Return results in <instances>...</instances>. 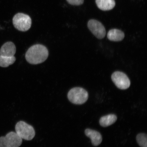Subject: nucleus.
Returning a JSON list of instances; mask_svg holds the SVG:
<instances>
[{
	"label": "nucleus",
	"mask_w": 147,
	"mask_h": 147,
	"mask_svg": "<svg viewBox=\"0 0 147 147\" xmlns=\"http://www.w3.org/2000/svg\"><path fill=\"white\" fill-rule=\"evenodd\" d=\"M49 53L45 46L37 44L32 46L27 50L25 58L29 63L37 64L43 63L47 59Z\"/></svg>",
	"instance_id": "f257e3e1"
},
{
	"label": "nucleus",
	"mask_w": 147,
	"mask_h": 147,
	"mask_svg": "<svg viewBox=\"0 0 147 147\" xmlns=\"http://www.w3.org/2000/svg\"><path fill=\"white\" fill-rule=\"evenodd\" d=\"M67 97L70 102L77 105H81L85 103L88 98L87 91L80 87H75L69 92Z\"/></svg>",
	"instance_id": "f03ea898"
},
{
	"label": "nucleus",
	"mask_w": 147,
	"mask_h": 147,
	"mask_svg": "<svg viewBox=\"0 0 147 147\" xmlns=\"http://www.w3.org/2000/svg\"><path fill=\"white\" fill-rule=\"evenodd\" d=\"M15 129L17 135L21 138L25 140H32L35 135V132L33 127L23 121H20L16 124Z\"/></svg>",
	"instance_id": "7ed1b4c3"
},
{
	"label": "nucleus",
	"mask_w": 147,
	"mask_h": 147,
	"mask_svg": "<svg viewBox=\"0 0 147 147\" xmlns=\"http://www.w3.org/2000/svg\"><path fill=\"white\" fill-rule=\"evenodd\" d=\"M13 23L14 27L21 32H26L30 28L32 20L30 16L22 13H18L13 18Z\"/></svg>",
	"instance_id": "20e7f679"
},
{
	"label": "nucleus",
	"mask_w": 147,
	"mask_h": 147,
	"mask_svg": "<svg viewBox=\"0 0 147 147\" xmlns=\"http://www.w3.org/2000/svg\"><path fill=\"white\" fill-rule=\"evenodd\" d=\"M22 143V139L16 132H9L5 136L0 137V147H19Z\"/></svg>",
	"instance_id": "39448f33"
},
{
	"label": "nucleus",
	"mask_w": 147,
	"mask_h": 147,
	"mask_svg": "<svg viewBox=\"0 0 147 147\" xmlns=\"http://www.w3.org/2000/svg\"><path fill=\"white\" fill-rule=\"evenodd\" d=\"M112 81L117 88L125 90L129 87L130 82L126 75L119 71H116L111 75Z\"/></svg>",
	"instance_id": "423d86ee"
},
{
	"label": "nucleus",
	"mask_w": 147,
	"mask_h": 147,
	"mask_svg": "<svg viewBox=\"0 0 147 147\" xmlns=\"http://www.w3.org/2000/svg\"><path fill=\"white\" fill-rule=\"evenodd\" d=\"M88 27L93 34L98 39H102L106 36L105 28L100 22L91 20L88 22Z\"/></svg>",
	"instance_id": "0eeeda50"
},
{
	"label": "nucleus",
	"mask_w": 147,
	"mask_h": 147,
	"mask_svg": "<svg viewBox=\"0 0 147 147\" xmlns=\"http://www.w3.org/2000/svg\"><path fill=\"white\" fill-rule=\"evenodd\" d=\"M16 51L14 44L11 42H8L3 44L0 49V55L7 57L14 56Z\"/></svg>",
	"instance_id": "6e6552de"
},
{
	"label": "nucleus",
	"mask_w": 147,
	"mask_h": 147,
	"mask_svg": "<svg viewBox=\"0 0 147 147\" xmlns=\"http://www.w3.org/2000/svg\"><path fill=\"white\" fill-rule=\"evenodd\" d=\"M87 137L91 139L92 144L95 146H99L102 141V135L100 133L95 130L87 129L85 131Z\"/></svg>",
	"instance_id": "1a4fd4ad"
},
{
	"label": "nucleus",
	"mask_w": 147,
	"mask_h": 147,
	"mask_svg": "<svg viewBox=\"0 0 147 147\" xmlns=\"http://www.w3.org/2000/svg\"><path fill=\"white\" fill-rule=\"evenodd\" d=\"M125 37L124 33L119 29H112L108 32L107 38L110 41L119 42L122 41Z\"/></svg>",
	"instance_id": "9d476101"
},
{
	"label": "nucleus",
	"mask_w": 147,
	"mask_h": 147,
	"mask_svg": "<svg viewBox=\"0 0 147 147\" xmlns=\"http://www.w3.org/2000/svg\"><path fill=\"white\" fill-rule=\"evenodd\" d=\"M96 3L98 8L103 11L111 10L115 5V0H96Z\"/></svg>",
	"instance_id": "9b49d317"
},
{
	"label": "nucleus",
	"mask_w": 147,
	"mask_h": 147,
	"mask_svg": "<svg viewBox=\"0 0 147 147\" xmlns=\"http://www.w3.org/2000/svg\"><path fill=\"white\" fill-rule=\"evenodd\" d=\"M117 119L116 116L115 115L110 114L104 116L100 119V123L101 126L106 127L114 123Z\"/></svg>",
	"instance_id": "f8f14e48"
},
{
	"label": "nucleus",
	"mask_w": 147,
	"mask_h": 147,
	"mask_svg": "<svg viewBox=\"0 0 147 147\" xmlns=\"http://www.w3.org/2000/svg\"><path fill=\"white\" fill-rule=\"evenodd\" d=\"M16 58L14 56L7 57L0 55V67H6L13 64L16 61Z\"/></svg>",
	"instance_id": "ddd939ff"
},
{
	"label": "nucleus",
	"mask_w": 147,
	"mask_h": 147,
	"mask_svg": "<svg viewBox=\"0 0 147 147\" xmlns=\"http://www.w3.org/2000/svg\"><path fill=\"white\" fill-rule=\"evenodd\" d=\"M137 143L141 147H147V136L146 134L141 133L137 136Z\"/></svg>",
	"instance_id": "4468645a"
},
{
	"label": "nucleus",
	"mask_w": 147,
	"mask_h": 147,
	"mask_svg": "<svg viewBox=\"0 0 147 147\" xmlns=\"http://www.w3.org/2000/svg\"><path fill=\"white\" fill-rule=\"evenodd\" d=\"M69 4L73 5H80L83 4L84 0H67Z\"/></svg>",
	"instance_id": "2eb2a0df"
}]
</instances>
